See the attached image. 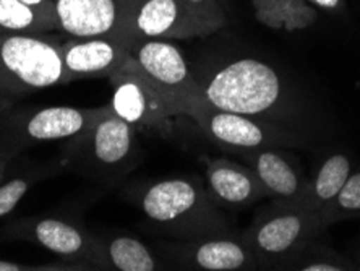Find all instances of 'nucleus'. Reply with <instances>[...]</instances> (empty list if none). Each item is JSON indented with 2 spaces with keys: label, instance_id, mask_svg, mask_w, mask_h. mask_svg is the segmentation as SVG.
Listing matches in <instances>:
<instances>
[{
  "label": "nucleus",
  "instance_id": "1",
  "mask_svg": "<svg viewBox=\"0 0 360 271\" xmlns=\"http://www.w3.org/2000/svg\"><path fill=\"white\" fill-rule=\"evenodd\" d=\"M139 205L156 231L180 241L231 232L227 220L197 177H172L148 185Z\"/></svg>",
  "mask_w": 360,
  "mask_h": 271
},
{
  "label": "nucleus",
  "instance_id": "2",
  "mask_svg": "<svg viewBox=\"0 0 360 271\" xmlns=\"http://www.w3.org/2000/svg\"><path fill=\"white\" fill-rule=\"evenodd\" d=\"M195 80L197 87L192 99L216 109L262 117L273 114L283 104L284 87L279 75L257 58L224 63Z\"/></svg>",
  "mask_w": 360,
  "mask_h": 271
},
{
  "label": "nucleus",
  "instance_id": "3",
  "mask_svg": "<svg viewBox=\"0 0 360 271\" xmlns=\"http://www.w3.org/2000/svg\"><path fill=\"white\" fill-rule=\"evenodd\" d=\"M63 164L88 177L115 182L136 166V129L115 115L108 104L86 132L70 138Z\"/></svg>",
  "mask_w": 360,
  "mask_h": 271
},
{
  "label": "nucleus",
  "instance_id": "4",
  "mask_svg": "<svg viewBox=\"0 0 360 271\" xmlns=\"http://www.w3.org/2000/svg\"><path fill=\"white\" fill-rule=\"evenodd\" d=\"M323 232L319 218L299 205L276 203L263 210L242 234L258 268H285Z\"/></svg>",
  "mask_w": 360,
  "mask_h": 271
},
{
  "label": "nucleus",
  "instance_id": "5",
  "mask_svg": "<svg viewBox=\"0 0 360 271\" xmlns=\"http://www.w3.org/2000/svg\"><path fill=\"white\" fill-rule=\"evenodd\" d=\"M65 84L62 44L46 34H0V92L21 94Z\"/></svg>",
  "mask_w": 360,
  "mask_h": 271
},
{
  "label": "nucleus",
  "instance_id": "6",
  "mask_svg": "<svg viewBox=\"0 0 360 271\" xmlns=\"http://www.w3.org/2000/svg\"><path fill=\"white\" fill-rule=\"evenodd\" d=\"M103 108H51L13 109L0 122V148L17 156L26 146L44 141L70 140L82 135L103 114Z\"/></svg>",
  "mask_w": 360,
  "mask_h": 271
},
{
  "label": "nucleus",
  "instance_id": "7",
  "mask_svg": "<svg viewBox=\"0 0 360 271\" xmlns=\"http://www.w3.org/2000/svg\"><path fill=\"white\" fill-rule=\"evenodd\" d=\"M112 84L110 109L135 129L171 132L172 119L180 115L176 106L145 77L131 56L109 77Z\"/></svg>",
  "mask_w": 360,
  "mask_h": 271
},
{
  "label": "nucleus",
  "instance_id": "8",
  "mask_svg": "<svg viewBox=\"0 0 360 271\" xmlns=\"http://www.w3.org/2000/svg\"><path fill=\"white\" fill-rule=\"evenodd\" d=\"M218 31L185 0H135L122 38L134 44L140 39H188Z\"/></svg>",
  "mask_w": 360,
  "mask_h": 271
},
{
  "label": "nucleus",
  "instance_id": "9",
  "mask_svg": "<svg viewBox=\"0 0 360 271\" xmlns=\"http://www.w3.org/2000/svg\"><path fill=\"white\" fill-rule=\"evenodd\" d=\"M2 237L36 244L65 262L84 263L98 270V236L75 220L59 216H34L4 227Z\"/></svg>",
  "mask_w": 360,
  "mask_h": 271
},
{
  "label": "nucleus",
  "instance_id": "10",
  "mask_svg": "<svg viewBox=\"0 0 360 271\" xmlns=\"http://www.w3.org/2000/svg\"><path fill=\"white\" fill-rule=\"evenodd\" d=\"M184 114L192 117L210 140L226 150L248 153L288 141L285 134L258 120V117L211 108L198 99H190Z\"/></svg>",
  "mask_w": 360,
  "mask_h": 271
},
{
  "label": "nucleus",
  "instance_id": "11",
  "mask_svg": "<svg viewBox=\"0 0 360 271\" xmlns=\"http://www.w3.org/2000/svg\"><path fill=\"white\" fill-rule=\"evenodd\" d=\"M130 56L145 77L185 115V106L192 99L197 80L185 57L166 39H140L131 44Z\"/></svg>",
  "mask_w": 360,
  "mask_h": 271
},
{
  "label": "nucleus",
  "instance_id": "12",
  "mask_svg": "<svg viewBox=\"0 0 360 271\" xmlns=\"http://www.w3.org/2000/svg\"><path fill=\"white\" fill-rule=\"evenodd\" d=\"M174 265L187 270L242 271L258 268L257 258L243 236L222 232L190 239L164 247Z\"/></svg>",
  "mask_w": 360,
  "mask_h": 271
},
{
  "label": "nucleus",
  "instance_id": "13",
  "mask_svg": "<svg viewBox=\"0 0 360 271\" xmlns=\"http://www.w3.org/2000/svg\"><path fill=\"white\" fill-rule=\"evenodd\" d=\"M135 0H54L59 30L75 39L120 36Z\"/></svg>",
  "mask_w": 360,
  "mask_h": 271
},
{
  "label": "nucleus",
  "instance_id": "14",
  "mask_svg": "<svg viewBox=\"0 0 360 271\" xmlns=\"http://www.w3.org/2000/svg\"><path fill=\"white\" fill-rule=\"evenodd\" d=\"M131 44L120 36H99L63 42L62 63L65 84L83 78L110 77L130 57Z\"/></svg>",
  "mask_w": 360,
  "mask_h": 271
},
{
  "label": "nucleus",
  "instance_id": "15",
  "mask_svg": "<svg viewBox=\"0 0 360 271\" xmlns=\"http://www.w3.org/2000/svg\"><path fill=\"white\" fill-rule=\"evenodd\" d=\"M206 190L216 205L229 208H243L266 196L252 168H243L226 158L208 161Z\"/></svg>",
  "mask_w": 360,
  "mask_h": 271
},
{
  "label": "nucleus",
  "instance_id": "16",
  "mask_svg": "<svg viewBox=\"0 0 360 271\" xmlns=\"http://www.w3.org/2000/svg\"><path fill=\"white\" fill-rule=\"evenodd\" d=\"M248 163L257 174L266 195L276 203L299 205L304 198L307 180L302 177L292 161L273 148L248 151Z\"/></svg>",
  "mask_w": 360,
  "mask_h": 271
},
{
  "label": "nucleus",
  "instance_id": "17",
  "mask_svg": "<svg viewBox=\"0 0 360 271\" xmlns=\"http://www.w3.org/2000/svg\"><path fill=\"white\" fill-rule=\"evenodd\" d=\"M98 270L115 271H156L162 265L156 255L139 239L112 234L108 237L98 236Z\"/></svg>",
  "mask_w": 360,
  "mask_h": 271
},
{
  "label": "nucleus",
  "instance_id": "18",
  "mask_svg": "<svg viewBox=\"0 0 360 271\" xmlns=\"http://www.w3.org/2000/svg\"><path fill=\"white\" fill-rule=\"evenodd\" d=\"M351 175V163L344 155H333L325 159L310 180H307L302 208L319 213L340 194Z\"/></svg>",
  "mask_w": 360,
  "mask_h": 271
},
{
  "label": "nucleus",
  "instance_id": "19",
  "mask_svg": "<svg viewBox=\"0 0 360 271\" xmlns=\"http://www.w3.org/2000/svg\"><path fill=\"white\" fill-rule=\"evenodd\" d=\"M255 18L273 30H305L316 21V12L305 0H252Z\"/></svg>",
  "mask_w": 360,
  "mask_h": 271
},
{
  "label": "nucleus",
  "instance_id": "20",
  "mask_svg": "<svg viewBox=\"0 0 360 271\" xmlns=\"http://www.w3.org/2000/svg\"><path fill=\"white\" fill-rule=\"evenodd\" d=\"M56 30H59L56 17H49L21 0H0V34L41 36Z\"/></svg>",
  "mask_w": 360,
  "mask_h": 271
},
{
  "label": "nucleus",
  "instance_id": "21",
  "mask_svg": "<svg viewBox=\"0 0 360 271\" xmlns=\"http://www.w3.org/2000/svg\"><path fill=\"white\" fill-rule=\"evenodd\" d=\"M356 211H360V174L349 175L340 194L315 215L323 229H326L331 222L340 220L341 216L356 213Z\"/></svg>",
  "mask_w": 360,
  "mask_h": 271
},
{
  "label": "nucleus",
  "instance_id": "22",
  "mask_svg": "<svg viewBox=\"0 0 360 271\" xmlns=\"http://www.w3.org/2000/svg\"><path fill=\"white\" fill-rule=\"evenodd\" d=\"M46 174L47 172L41 169H28V171L13 174L12 177H7L5 174V177L0 180V218L12 213L21 198L28 194L31 185Z\"/></svg>",
  "mask_w": 360,
  "mask_h": 271
},
{
  "label": "nucleus",
  "instance_id": "23",
  "mask_svg": "<svg viewBox=\"0 0 360 271\" xmlns=\"http://www.w3.org/2000/svg\"><path fill=\"white\" fill-rule=\"evenodd\" d=\"M330 252H326L321 246H316L315 241L309 244L297 257H294L285 265L288 270L299 271H342L346 270L335 260H331Z\"/></svg>",
  "mask_w": 360,
  "mask_h": 271
},
{
  "label": "nucleus",
  "instance_id": "24",
  "mask_svg": "<svg viewBox=\"0 0 360 271\" xmlns=\"http://www.w3.org/2000/svg\"><path fill=\"white\" fill-rule=\"evenodd\" d=\"M62 270H91L84 263H75V262H56V263H46V265H28V263H17L8 262V260L0 258V271H62Z\"/></svg>",
  "mask_w": 360,
  "mask_h": 271
},
{
  "label": "nucleus",
  "instance_id": "25",
  "mask_svg": "<svg viewBox=\"0 0 360 271\" xmlns=\"http://www.w3.org/2000/svg\"><path fill=\"white\" fill-rule=\"evenodd\" d=\"M185 2L218 30L224 25L226 17L224 13H222V10L219 8V5L216 4V0H185Z\"/></svg>",
  "mask_w": 360,
  "mask_h": 271
},
{
  "label": "nucleus",
  "instance_id": "26",
  "mask_svg": "<svg viewBox=\"0 0 360 271\" xmlns=\"http://www.w3.org/2000/svg\"><path fill=\"white\" fill-rule=\"evenodd\" d=\"M21 2H25L26 5H30V7L39 10V12H42V13L49 15V17L57 18L54 0H21Z\"/></svg>",
  "mask_w": 360,
  "mask_h": 271
},
{
  "label": "nucleus",
  "instance_id": "27",
  "mask_svg": "<svg viewBox=\"0 0 360 271\" xmlns=\"http://www.w3.org/2000/svg\"><path fill=\"white\" fill-rule=\"evenodd\" d=\"M17 101H18L17 96H12V94L0 92V122L12 113L15 109V104H17Z\"/></svg>",
  "mask_w": 360,
  "mask_h": 271
},
{
  "label": "nucleus",
  "instance_id": "28",
  "mask_svg": "<svg viewBox=\"0 0 360 271\" xmlns=\"http://www.w3.org/2000/svg\"><path fill=\"white\" fill-rule=\"evenodd\" d=\"M15 155H12V153L5 151L0 148V180H2L5 177V174H7L8 171V166L12 164Z\"/></svg>",
  "mask_w": 360,
  "mask_h": 271
},
{
  "label": "nucleus",
  "instance_id": "29",
  "mask_svg": "<svg viewBox=\"0 0 360 271\" xmlns=\"http://www.w3.org/2000/svg\"><path fill=\"white\" fill-rule=\"evenodd\" d=\"M311 2H315L319 7L323 8H328V10H335L340 7V2L341 0H311Z\"/></svg>",
  "mask_w": 360,
  "mask_h": 271
}]
</instances>
